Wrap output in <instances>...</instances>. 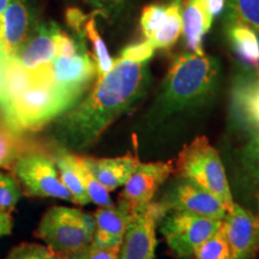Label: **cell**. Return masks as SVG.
Listing matches in <instances>:
<instances>
[{
    "label": "cell",
    "mask_w": 259,
    "mask_h": 259,
    "mask_svg": "<svg viewBox=\"0 0 259 259\" xmlns=\"http://www.w3.org/2000/svg\"><path fill=\"white\" fill-rule=\"evenodd\" d=\"M149 63L119 57L85 97L56 120L54 138L67 151L84 150L143 99L150 84Z\"/></svg>",
    "instance_id": "1"
},
{
    "label": "cell",
    "mask_w": 259,
    "mask_h": 259,
    "mask_svg": "<svg viewBox=\"0 0 259 259\" xmlns=\"http://www.w3.org/2000/svg\"><path fill=\"white\" fill-rule=\"evenodd\" d=\"M221 83V65L216 58L192 52L180 54L158 89L149 112L154 122H161L211 103Z\"/></svg>",
    "instance_id": "2"
},
{
    "label": "cell",
    "mask_w": 259,
    "mask_h": 259,
    "mask_svg": "<svg viewBox=\"0 0 259 259\" xmlns=\"http://www.w3.org/2000/svg\"><path fill=\"white\" fill-rule=\"evenodd\" d=\"M29 73L30 84L9 105L0 108L6 124L19 134L37 131L78 103L54 84L51 65Z\"/></svg>",
    "instance_id": "3"
},
{
    "label": "cell",
    "mask_w": 259,
    "mask_h": 259,
    "mask_svg": "<svg viewBox=\"0 0 259 259\" xmlns=\"http://www.w3.org/2000/svg\"><path fill=\"white\" fill-rule=\"evenodd\" d=\"M174 167L180 178L198 184L221 200L227 212L232 211L235 202L233 200L225 166L219 151L210 144L205 136H198L184 145Z\"/></svg>",
    "instance_id": "4"
},
{
    "label": "cell",
    "mask_w": 259,
    "mask_h": 259,
    "mask_svg": "<svg viewBox=\"0 0 259 259\" xmlns=\"http://www.w3.org/2000/svg\"><path fill=\"white\" fill-rule=\"evenodd\" d=\"M95 220L83 210L53 206L42 216L36 235L63 258L78 254L92 245Z\"/></svg>",
    "instance_id": "5"
},
{
    "label": "cell",
    "mask_w": 259,
    "mask_h": 259,
    "mask_svg": "<svg viewBox=\"0 0 259 259\" xmlns=\"http://www.w3.org/2000/svg\"><path fill=\"white\" fill-rule=\"evenodd\" d=\"M221 221L194 213L171 211L161 219L160 231L168 247L177 257L191 258L206 239L218 233Z\"/></svg>",
    "instance_id": "6"
},
{
    "label": "cell",
    "mask_w": 259,
    "mask_h": 259,
    "mask_svg": "<svg viewBox=\"0 0 259 259\" xmlns=\"http://www.w3.org/2000/svg\"><path fill=\"white\" fill-rule=\"evenodd\" d=\"M12 170L29 196L72 202V197L60 179L54 160L46 154L36 150L28 151L16 160Z\"/></svg>",
    "instance_id": "7"
},
{
    "label": "cell",
    "mask_w": 259,
    "mask_h": 259,
    "mask_svg": "<svg viewBox=\"0 0 259 259\" xmlns=\"http://www.w3.org/2000/svg\"><path fill=\"white\" fill-rule=\"evenodd\" d=\"M231 119L234 127L251 138L254 150L259 148V70L242 69L233 78Z\"/></svg>",
    "instance_id": "8"
},
{
    "label": "cell",
    "mask_w": 259,
    "mask_h": 259,
    "mask_svg": "<svg viewBox=\"0 0 259 259\" xmlns=\"http://www.w3.org/2000/svg\"><path fill=\"white\" fill-rule=\"evenodd\" d=\"M157 203L164 215L171 211H183L222 221L227 213L225 205L218 197L194 181L180 177L171 184Z\"/></svg>",
    "instance_id": "9"
},
{
    "label": "cell",
    "mask_w": 259,
    "mask_h": 259,
    "mask_svg": "<svg viewBox=\"0 0 259 259\" xmlns=\"http://www.w3.org/2000/svg\"><path fill=\"white\" fill-rule=\"evenodd\" d=\"M176 171L173 161L139 162L124 190L120 194L119 203L122 204L134 215L147 208L153 203L158 189Z\"/></svg>",
    "instance_id": "10"
},
{
    "label": "cell",
    "mask_w": 259,
    "mask_h": 259,
    "mask_svg": "<svg viewBox=\"0 0 259 259\" xmlns=\"http://www.w3.org/2000/svg\"><path fill=\"white\" fill-rule=\"evenodd\" d=\"M184 0H174L166 4L145 6L141 15V29L145 41L155 50L170 48L183 35L181 9Z\"/></svg>",
    "instance_id": "11"
},
{
    "label": "cell",
    "mask_w": 259,
    "mask_h": 259,
    "mask_svg": "<svg viewBox=\"0 0 259 259\" xmlns=\"http://www.w3.org/2000/svg\"><path fill=\"white\" fill-rule=\"evenodd\" d=\"M163 216V210L157 202L134 213L122 240L120 259H155L156 227Z\"/></svg>",
    "instance_id": "12"
},
{
    "label": "cell",
    "mask_w": 259,
    "mask_h": 259,
    "mask_svg": "<svg viewBox=\"0 0 259 259\" xmlns=\"http://www.w3.org/2000/svg\"><path fill=\"white\" fill-rule=\"evenodd\" d=\"M51 72L58 88L78 102L97 78L95 63L87 45L72 56H57L51 64Z\"/></svg>",
    "instance_id": "13"
},
{
    "label": "cell",
    "mask_w": 259,
    "mask_h": 259,
    "mask_svg": "<svg viewBox=\"0 0 259 259\" xmlns=\"http://www.w3.org/2000/svg\"><path fill=\"white\" fill-rule=\"evenodd\" d=\"M221 232L232 252V259H253L259 248V219L235 203L221 221Z\"/></svg>",
    "instance_id": "14"
},
{
    "label": "cell",
    "mask_w": 259,
    "mask_h": 259,
    "mask_svg": "<svg viewBox=\"0 0 259 259\" xmlns=\"http://www.w3.org/2000/svg\"><path fill=\"white\" fill-rule=\"evenodd\" d=\"M29 0H11L4 14L3 28V56L5 60L16 57L36 25Z\"/></svg>",
    "instance_id": "15"
},
{
    "label": "cell",
    "mask_w": 259,
    "mask_h": 259,
    "mask_svg": "<svg viewBox=\"0 0 259 259\" xmlns=\"http://www.w3.org/2000/svg\"><path fill=\"white\" fill-rule=\"evenodd\" d=\"M95 14L85 15L79 9L70 8L67 9L65 17L66 23L72 29L74 35L84 41H89L93 48V59L96 66L97 78H101L106 73L112 70L115 59H113L105 41L102 40L101 35L97 30Z\"/></svg>",
    "instance_id": "16"
},
{
    "label": "cell",
    "mask_w": 259,
    "mask_h": 259,
    "mask_svg": "<svg viewBox=\"0 0 259 259\" xmlns=\"http://www.w3.org/2000/svg\"><path fill=\"white\" fill-rule=\"evenodd\" d=\"M53 29L54 22L37 24L16 54L15 58L28 72L50 66L57 57Z\"/></svg>",
    "instance_id": "17"
},
{
    "label": "cell",
    "mask_w": 259,
    "mask_h": 259,
    "mask_svg": "<svg viewBox=\"0 0 259 259\" xmlns=\"http://www.w3.org/2000/svg\"><path fill=\"white\" fill-rule=\"evenodd\" d=\"M93 216L95 231L92 245L100 247L121 246L132 213L118 203V205L99 208Z\"/></svg>",
    "instance_id": "18"
},
{
    "label": "cell",
    "mask_w": 259,
    "mask_h": 259,
    "mask_svg": "<svg viewBox=\"0 0 259 259\" xmlns=\"http://www.w3.org/2000/svg\"><path fill=\"white\" fill-rule=\"evenodd\" d=\"M83 157L96 179L109 192L124 186L141 162L137 156L131 154L109 158Z\"/></svg>",
    "instance_id": "19"
},
{
    "label": "cell",
    "mask_w": 259,
    "mask_h": 259,
    "mask_svg": "<svg viewBox=\"0 0 259 259\" xmlns=\"http://www.w3.org/2000/svg\"><path fill=\"white\" fill-rule=\"evenodd\" d=\"M183 18V36L186 47L194 54H205L203 41L212 27L213 19L202 0H184L181 9Z\"/></svg>",
    "instance_id": "20"
},
{
    "label": "cell",
    "mask_w": 259,
    "mask_h": 259,
    "mask_svg": "<svg viewBox=\"0 0 259 259\" xmlns=\"http://www.w3.org/2000/svg\"><path fill=\"white\" fill-rule=\"evenodd\" d=\"M225 31L233 53L248 70H259V34L242 24L226 25Z\"/></svg>",
    "instance_id": "21"
},
{
    "label": "cell",
    "mask_w": 259,
    "mask_h": 259,
    "mask_svg": "<svg viewBox=\"0 0 259 259\" xmlns=\"http://www.w3.org/2000/svg\"><path fill=\"white\" fill-rule=\"evenodd\" d=\"M53 160L64 186L66 187L72 197V203L78 204V205L89 204V197L84 189L82 174H80L78 155H74L72 151L59 148Z\"/></svg>",
    "instance_id": "22"
},
{
    "label": "cell",
    "mask_w": 259,
    "mask_h": 259,
    "mask_svg": "<svg viewBox=\"0 0 259 259\" xmlns=\"http://www.w3.org/2000/svg\"><path fill=\"white\" fill-rule=\"evenodd\" d=\"M19 134L6 124L0 114V168L14 169L16 160L28 151L34 150Z\"/></svg>",
    "instance_id": "23"
},
{
    "label": "cell",
    "mask_w": 259,
    "mask_h": 259,
    "mask_svg": "<svg viewBox=\"0 0 259 259\" xmlns=\"http://www.w3.org/2000/svg\"><path fill=\"white\" fill-rule=\"evenodd\" d=\"M223 25L242 24L259 34V0H226Z\"/></svg>",
    "instance_id": "24"
},
{
    "label": "cell",
    "mask_w": 259,
    "mask_h": 259,
    "mask_svg": "<svg viewBox=\"0 0 259 259\" xmlns=\"http://www.w3.org/2000/svg\"><path fill=\"white\" fill-rule=\"evenodd\" d=\"M79 164L83 185L87 194H88L90 203L96 204L99 208H107V206L114 205L111 196H109V191H107L102 184L96 179L92 170L89 169V167L87 166L83 156H79Z\"/></svg>",
    "instance_id": "25"
},
{
    "label": "cell",
    "mask_w": 259,
    "mask_h": 259,
    "mask_svg": "<svg viewBox=\"0 0 259 259\" xmlns=\"http://www.w3.org/2000/svg\"><path fill=\"white\" fill-rule=\"evenodd\" d=\"M194 259H232V252L221 229L206 239L193 253Z\"/></svg>",
    "instance_id": "26"
},
{
    "label": "cell",
    "mask_w": 259,
    "mask_h": 259,
    "mask_svg": "<svg viewBox=\"0 0 259 259\" xmlns=\"http://www.w3.org/2000/svg\"><path fill=\"white\" fill-rule=\"evenodd\" d=\"M22 197V190L18 181L0 171V211L11 212L16 208Z\"/></svg>",
    "instance_id": "27"
},
{
    "label": "cell",
    "mask_w": 259,
    "mask_h": 259,
    "mask_svg": "<svg viewBox=\"0 0 259 259\" xmlns=\"http://www.w3.org/2000/svg\"><path fill=\"white\" fill-rule=\"evenodd\" d=\"M5 259H65L46 245L23 242L15 246Z\"/></svg>",
    "instance_id": "28"
},
{
    "label": "cell",
    "mask_w": 259,
    "mask_h": 259,
    "mask_svg": "<svg viewBox=\"0 0 259 259\" xmlns=\"http://www.w3.org/2000/svg\"><path fill=\"white\" fill-rule=\"evenodd\" d=\"M94 14L102 16L106 19H116L127 12L136 0H84Z\"/></svg>",
    "instance_id": "29"
},
{
    "label": "cell",
    "mask_w": 259,
    "mask_h": 259,
    "mask_svg": "<svg viewBox=\"0 0 259 259\" xmlns=\"http://www.w3.org/2000/svg\"><path fill=\"white\" fill-rule=\"evenodd\" d=\"M155 53V48L148 41L130 45L121 51L120 58L135 63H149Z\"/></svg>",
    "instance_id": "30"
},
{
    "label": "cell",
    "mask_w": 259,
    "mask_h": 259,
    "mask_svg": "<svg viewBox=\"0 0 259 259\" xmlns=\"http://www.w3.org/2000/svg\"><path fill=\"white\" fill-rule=\"evenodd\" d=\"M120 248L121 246L100 247V246L90 245L80 253L83 259H120Z\"/></svg>",
    "instance_id": "31"
},
{
    "label": "cell",
    "mask_w": 259,
    "mask_h": 259,
    "mask_svg": "<svg viewBox=\"0 0 259 259\" xmlns=\"http://www.w3.org/2000/svg\"><path fill=\"white\" fill-rule=\"evenodd\" d=\"M202 2L213 19L219 18L225 11L226 0H202Z\"/></svg>",
    "instance_id": "32"
},
{
    "label": "cell",
    "mask_w": 259,
    "mask_h": 259,
    "mask_svg": "<svg viewBox=\"0 0 259 259\" xmlns=\"http://www.w3.org/2000/svg\"><path fill=\"white\" fill-rule=\"evenodd\" d=\"M12 226H14V220L11 212L0 211V238L11 234Z\"/></svg>",
    "instance_id": "33"
},
{
    "label": "cell",
    "mask_w": 259,
    "mask_h": 259,
    "mask_svg": "<svg viewBox=\"0 0 259 259\" xmlns=\"http://www.w3.org/2000/svg\"><path fill=\"white\" fill-rule=\"evenodd\" d=\"M10 2H11V0H0V57L2 58H4V56H3V28H4V14L6 9H8Z\"/></svg>",
    "instance_id": "34"
},
{
    "label": "cell",
    "mask_w": 259,
    "mask_h": 259,
    "mask_svg": "<svg viewBox=\"0 0 259 259\" xmlns=\"http://www.w3.org/2000/svg\"><path fill=\"white\" fill-rule=\"evenodd\" d=\"M6 61L4 58L0 57V88H2V82H3V76H4V69H5Z\"/></svg>",
    "instance_id": "35"
},
{
    "label": "cell",
    "mask_w": 259,
    "mask_h": 259,
    "mask_svg": "<svg viewBox=\"0 0 259 259\" xmlns=\"http://www.w3.org/2000/svg\"><path fill=\"white\" fill-rule=\"evenodd\" d=\"M66 259H83V258H82V253H78V254H74V255H72V257H69Z\"/></svg>",
    "instance_id": "36"
},
{
    "label": "cell",
    "mask_w": 259,
    "mask_h": 259,
    "mask_svg": "<svg viewBox=\"0 0 259 259\" xmlns=\"http://www.w3.org/2000/svg\"><path fill=\"white\" fill-rule=\"evenodd\" d=\"M162 3H163V4H166V3H170V2H174V0H161Z\"/></svg>",
    "instance_id": "37"
},
{
    "label": "cell",
    "mask_w": 259,
    "mask_h": 259,
    "mask_svg": "<svg viewBox=\"0 0 259 259\" xmlns=\"http://www.w3.org/2000/svg\"><path fill=\"white\" fill-rule=\"evenodd\" d=\"M255 151H257V154H258V157H259V148H258L257 150H255Z\"/></svg>",
    "instance_id": "38"
},
{
    "label": "cell",
    "mask_w": 259,
    "mask_h": 259,
    "mask_svg": "<svg viewBox=\"0 0 259 259\" xmlns=\"http://www.w3.org/2000/svg\"><path fill=\"white\" fill-rule=\"evenodd\" d=\"M258 219H259V218H258Z\"/></svg>",
    "instance_id": "39"
}]
</instances>
